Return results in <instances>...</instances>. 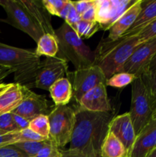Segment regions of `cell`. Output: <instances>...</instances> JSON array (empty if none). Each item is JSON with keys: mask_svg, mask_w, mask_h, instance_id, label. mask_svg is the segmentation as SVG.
<instances>
[{"mask_svg": "<svg viewBox=\"0 0 156 157\" xmlns=\"http://www.w3.org/2000/svg\"><path fill=\"white\" fill-rule=\"evenodd\" d=\"M73 108L75 124L69 148L80 150L89 157H102L101 147L116 110L92 112L81 108L78 104Z\"/></svg>", "mask_w": 156, "mask_h": 157, "instance_id": "1", "label": "cell"}, {"mask_svg": "<svg viewBox=\"0 0 156 157\" xmlns=\"http://www.w3.org/2000/svg\"><path fill=\"white\" fill-rule=\"evenodd\" d=\"M142 43L138 35H122L115 41L102 39L95 52V65L102 71L108 80L113 75L122 71L124 64Z\"/></svg>", "mask_w": 156, "mask_h": 157, "instance_id": "2", "label": "cell"}, {"mask_svg": "<svg viewBox=\"0 0 156 157\" xmlns=\"http://www.w3.org/2000/svg\"><path fill=\"white\" fill-rule=\"evenodd\" d=\"M35 50L24 49L0 43V65L12 70L15 83L32 88L41 64Z\"/></svg>", "mask_w": 156, "mask_h": 157, "instance_id": "3", "label": "cell"}, {"mask_svg": "<svg viewBox=\"0 0 156 157\" xmlns=\"http://www.w3.org/2000/svg\"><path fill=\"white\" fill-rule=\"evenodd\" d=\"M60 54L76 69L95 65V52L86 45L76 32L66 22L55 30Z\"/></svg>", "mask_w": 156, "mask_h": 157, "instance_id": "4", "label": "cell"}, {"mask_svg": "<svg viewBox=\"0 0 156 157\" xmlns=\"http://www.w3.org/2000/svg\"><path fill=\"white\" fill-rule=\"evenodd\" d=\"M129 115L136 135L153 119L149 95L142 77L132 83V98Z\"/></svg>", "mask_w": 156, "mask_h": 157, "instance_id": "5", "label": "cell"}, {"mask_svg": "<svg viewBox=\"0 0 156 157\" xmlns=\"http://www.w3.org/2000/svg\"><path fill=\"white\" fill-rule=\"evenodd\" d=\"M50 124L49 138L58 146L64 149L70 144L75 124L74 109L65 106H54L47 115Z\"/></svg>", "mask_w": 156, "mask_h": 157, "instance_id": "6", "label": "cell"}, {"mask_svg": "<svg viewBox=\"0 0 156 157\" xmlns=\"http://www.w3.org/2000/svg\"><path fill=\"white\" fill-rule=\"evenodd\" d=\"M0 6L6 11L8 23L38 42L44 34L33 21L21 0H0Z\"/></svg>", "mask_w": 156, "mask_h": 157, "instance_id": "7", "label": "cell"}, {"mask_svg": "<svg viewBox=\"0 0 156 157\" xmlns=\"http://www.w3.org/2000/svg\"><path fill=\"white\" fill-rule=\"evenodd\" d=\"M66 75L72 85L73 98L76 103L89 90L100 84H106L105 75L96 65L75 69L73 71H68Z\"/></svg>", "mask_w": 156, "mask_h": 157, "instance_id": "8", "label": "cell"}, {"mask_svg": "<svg viewBox=\"0 0 156 157\" xmlns=\"http://www.w3.org/2000/svg\"><path fill=\"white\" fill-rule=\"evenodd\" d=\"M67 61L61 54L54 58H46L41 61L35 76V87L36 88L49 90L54 83L67 75Z\"/></svg>", "mask_w": 156, "mask_h": 157, "instance_id": "9", "label": "cell"}, {"mask_svg": "<svg viewBox=\"0 0 156 157\" xmlns=\"http://www.w3.org/2000/svg\"><path fill=\"white\" fill-rule=\"evenodd\" d=\"M23 99L21 104L12 112L20 115L29 121H32L40 115H48L53 107L44 95H40L22 86Z\"/></svg>", "mask_w": 156, "mask_h": 157, "instance_id": "10", "label": "cell"}, {"mask_svg": "<svg viewBox=\"0 0 156 157\" xmlns=\"http://www.w3.org/2000/svg\"><path fill=\"white\" fill-rule=\"evenodd\" d=\"M136 0H95L96 21L102 30H109L113 23Z\"/></svg>", "mask_w": 156, "mask_h": 157, "instance_id": "11", "label": "cell"}, {"mask_svg": "<svg viewBox=\"0 0 156 157\" xmlns=\"http://www.w3.org/2000/svg\"><path fill=\"white\" fill-rule=\"evenodd\" d=\"M156 54V37L139 44L128 61L124 64L122 71L132 74L136 78L146 71L150 61Z\"/></svg>", "mask_w": 156, "mask_h": 157, "instance_id": "12", "label": "cell"}, {"mask_svg": "<svg viewBox=\"0 0 156 157\" xmlns=\"http://www.w3.org/2000/svg\"><path fill=\"white\" fill-rule=\"evenodd\" d=\"M109 131L113 133L125 147L126 156L131 157L136 140V131L128 112L113 117L109 126Z\"/></svg>", "mask_w": 156, "mask_h": 157, "instance_id": "13", "label": "cell"}, {"mask_svg": "<svg viewBox=\"0 0 156 157\" xmlns=\"http://www.w3.org/2000/svg\"><path fill=\"white\" fill-rule=\"evenodd\" d=\"M81 108L92 112H110L113 110L109 100L106 85L100 84L86 93L79 102Z\"/></svg>", "mask_w": 156, "mask_h": 157, "instance_id": "14", "label": "cell"}, {"mask_svg": "<svg viewBox=\"0 0 156 157\" xmlns=\"http://www.w3.org/2000/svg\"><path fill=\"white\" fill-rule=\"evenodd\" d=\"M156 148V118H153L136 136L131 157H146Z\"/></svg>", "mask_w": 156, "mask_h": 157, "instance_id": "15", "label": "cell"}, {"mask_svg": "<svg viewBox=\"0 0 156 157\" xmlns=\"http://www.w3.org/2000/svg\"><path fill=\"white\" fill-rule=\"evenodd\" d=\"M21 2L43 34L55 35L51 25V15L44 7L42 0H21Z\"/></svg>", "mask_w": 156, "mask_h": 157, "instance_id": "16", "label": "cell"}, {"mask_svg": "<svg viewBox=\"0 0 156 157\" xmlns=\"http://www.w3.org/2000/svg\"><path fill=\"white\" fill-rule=\"evenodd\" d=\"M142 0H136L133 5H132L119 18H118L113 25L109 29L108 38L111 41H115L123 35L128 29L131 28L133 23L137 18L138 15L142 9Z\"/></svg>", "mask_w": 156, "mask_h": 157, "instance_id": "17", "label": "cell"}, {"mask_svg": "<svg viewBox=\"0 0 156 157\" xmlns=\"http://www.w3.org/2000/svg\"><path fill=\"white\" fill-rule=\"evenodd\" d=\"M23 99L22 86L18 83L4 84L0 88V116L12 113Z\"/></svg>", "mask_w": 156, "mask_h": 157, "instance_id": "18", "label": "cell"}, {"mask_svg": "<svg viewBox=\"0 0 156 157\" xmlns=\"http://www.w3.org/2000/svg\"><path fill=\"white\" fill-rule=\"evenodd\" d=\"M156 19V0L146 2L145 6L142 5V9L135 22L129 29L124 34L125 36L139 35L143 29Z\"/></svg>", "mask_w": 156, "mask_h": 157, "instance_id": "19", "label": "cell"}, {"mask_svg": "<svg viewBox=\"0 0 156 157\" xmlns=\"http://www.w3.org/2000/svg\"><path fill=\"white\" fill-rule=\"evenodd\" d=\"M54 106H65L73 98V89L70 81L63 78L54 83L49 89Z\"/></svg>", "mask_w": 156, "mask_h": 157, "instance_id": "20", "label": "cell"}, {"mask_svg": "<svg viewBox=\"0 0 156 157\" xmlns=\"http://www.w3.org/2000/svg\"><path fill=\"white\" fill-rule=\"evenodd\" d=\"M102 157H125L126 150L121 141L111 132L108 131L101 147Z\"/></svg>", "mask_w": 156, "mask_h": 157, "instance_id": "21", "label": "cell"}, {"mask_svg": "<svg viewBox=\"0 0 156 157\" xmlns=\"http://www.w3.org/2000/svg\"><path fill=\"white\" fill-rule=\"evenodd\" d=\"M35 52L39 57L54 58L56 56L59 52V46L55 35L44 34L37 42Z\"/></svg>", "mask_w": 156, "mask_h": 157, "instance_id": "22", "label": "cell"}, {"mask_svg": "<svg viewBox=\"0 0 156 157\" xmlns=\"http://www.w3.org/2000/svg\"><path fill=\"white\" fill-rule=\"evenodd\" d=\"M28 128L40 136L49 139L50 124L47 115H40L31 121Z\"/></svg>", "mask_w": 156, "mask_h": 157, "instance_id": "23", "label": "cell"}, {"mask_svg": "<svg viewBox=\"0 0 156 157\" xmlns=\"http://www.w3.org/2000/svg\"><path fill=\"white\" fill-rule=\"evenodd\" d=\"M99 29H100V25L97 21H87L81 19L76 25L75 32L81 39H87L93 36Z\"/></svg>", "mask_w": 156, "mask_h": 157, "instance_id": "24", "label": "cell"}, {"mask_svg": "<svg viewBox=\"0 0 156 157\" xmlns=\"http://www.w3.org/2000/svg\"><path fill=\"white\" fill-rule=\"evenodd\" d=\"M136 77L132 74L126 73V72H119L113 75L111 78L106 80V86H110L112 87H116V88H122L125 86L132 84Z\"/></svg>", "mask_w": 156, "mask_h": 157, "instance_id": "25", "label": "cell"}, {"mask_svg": "<svg viewBox=\"0 0 156 157\" xmlns=\"http://www.w3.org/2000/svg\"><path fill=\"white\" fill-rule=\"evenodd\" d=\"M140 77H142L146 85L151 102L153 118H154L156 116V73L153 75H143Z\"/></svg>", "mask_w": 156, "mask_h": 157, "instance_id": "26", "label": "cell"}, {"mask_svg": "<svg viewBox=\"0 0 156 157\" xmlns=\"http://www.w3.org/2000/svg\"><path fill=\"white\" fill-rule=\"evenodd\" d=\"M49 140V139H48ZM48 140L42 142H35V141H21L13 144L14 146L24 152L28 157H35L38 154L41 148L47 144Z\"/></svg>", "mask_w": 156, "mask_h": 157, "instance_id": "27", "label": "cell"}, {"mask_svg": "<svg viewBox=\"0 0 156 157\" xmlns=\"http://www.w3.org/2000/svg\"><path fill=\"white\" fill-rule=\"evenodd\" d=\"M69 0H42V3L51 15L60 16L61 11Z\"/></svg>", "mask_w": 156, "mask_h": 157, "instance_id": "28", "label": "cell"}, {"mask_svg": "<svg viewBox=\"0 0 156 157\" xmlns=\"http://www.w3.org/2000/svg\"><path fill=\"white\" fill-rule=\"evenodd\" d=\"M0 130L5 133L19 131L14 121L12 113H5L0 116Z\"/></svg>", "mask_w": 156, "mask_h": 157, "instance_id": "29", "label": "cell"}, {"mask_svg": "<svg viewBox=\"0 0 156 157\" xmlns=\"http://www.w3.org/2000/svg\"><path fill=\"white\" fill-rule=\"evenodd\" d=\"M0 157H28L14 145L0 147Z\"/></svg>", "mask_w": 156, "mask_h": 157, "instance_id": "30", "label": "cell"}, {"mask_svg": "<svg viewBox=\"0 0 156 157\" xmlns=\"http://www.w3.org/2000/svg\"><path fill=\"white\" fill-rule=\"evenodd\" d=\"M21 141L20 131L7 133L0 136V147L5 146L13 145Z\"/></svg>", "mask_w": 156, "mask_h": 157, "instance_id": "31", "label": "cell"}, {"mask_svg": "<svg viewBox=\"0 0 156 157\" xmlns=\"http://www.w3.org/2000/svg\"><path fill=\"white\" fill-rule=\"evenodd\" d=\"M139 39L142 42L148 41L151 38L156 37V19L147 25L145 29L142 30V32L139 34Z\"/></svg>", "mask_w": 156, "mask_h": 157, "instance_id": "32", "label": "cell"}, {"mask_svg": "<svg viewBox=\"0 0 156 157\" xmlns=\"http://www.w3.org/2000/svg\"><path fill=\"white\" fill-rule=\"evenodd\" d=\"M81 20L80 15L77 13V12L75 9L74 6H73V3L71 1V5H70V9H69L68 14H67V17L65 18V22L74 31H76V25L79 23V21Z\"/></svg>", "mask_w": 156, "mask_h": 157, "instance_id": "33", "label": "cell"}, {"mask_svg": "<svg viewBox=\"0 0 156 157\" xmlns=\"http://www.w3.org/2000/svg\"><path fill=\"white\" fill-rule=\"evenodd\" d=\"M20 137L21 141H35V142H42V141L47 140V138H44L43 136H40L38 133H35L30 130L29 128L25 130H20ZM20 141V142H21Z\"/></svg>", "mask_w": 156, "mask_h": 157, "instance_id": "34", "label": "cell"}, {"mask_svg": "<svg viewBox=\"0 0 156 157\" xmlns=\"http://www.w3.org/2000/svg\"><path fill=\"white\" fill-rule=\"evenodd\" d=\"M93 2L94 0H82V1H72V3L77 13L81 15L93 4Z\"/></svg>", "mask_w": 156, "mask_h": 157, "instance_id": "35", "label": "cell"}, {"mask_svg": "<svg viewBox=\"0 0 156 157\" xmlns=\"http://www.w3.org/2000/svg\"><path fill=\"white\" fill-rule=\"evenodd\" d=\"M82 20L87 21H96V6L95 0L93 4L80 15Z\"/></svg>", "mask_w": 156, "mask_h": 157, "instance_id": "36", "label": "cell"}, {"mask_svg": "<svg viewBox=\"0 0 156 157\" xmlns=\"http://www.w3.org/2000/svg\"><path fill=\"white\" fill-rule=\"evenodd\" d=\"M12 115H13L14 121H15V124H16L17 127H18L19 131L20 130H23L28 128L29 124H30V121L28 120L25 119V118L20 116V115L15 114V113H12Z\"/></svg>", "mask_w": 156, "mask_h": 157, "instance_id": "37", "label": "cell"}, {"mask_svg": "<svg viewBox=\"0 0 156 157\" xmlns=\"http://www.w3.org/2000/svg\"><path fill=\"white\" fill-rule=\"evenodd\" d=\"M53 147L54 142L49 138L47 144L40 150V151L38 152V154H37L35 157H49L50 156V154H51L52 150H53Z\"/></svg>", "mask_w": 156, "mask_h": 157, "instance_id": "38", "label": "cell"}, {"mask_svg": "<svg viewBox=\"0 0 156 157\" xmlns=\"http://www.w3.org/2000/svg\"><path fill=\"white\" fill-rule=\"evenodd\" d=\"M62 157H89L84 153L76 149H60Z\"/></svg>", "mask_w": 156, "mask_h": 157, "instance_id": "39", "label": "cell"}, {"mask_svg": "<svg viewBox=\"0 0 156 157\" xmlns=\"http://www.w3.org/2000/svg\"><path fill=\"white\" fill-rule=\"evenodd\" d=\"M154 73H156V54L153 57L151 61H150L149 64L146 69V71L143 75H153Z\"/></svg>", "mask_w": 156, "mask_h": 157, "instance_id": "40", "label": "cell"}, {"mask_svg": "<svg viewBox=\"0 0 156 157\" xmlns=\"http://www.w3.org/2000/svg\"><path fill=\"white\" fill-rule=\"evenodd\" d=\"M13 73L12 70H11L10 68H8V67H2V66L0 65V84H1V81L4 79L5 78L9 75L10 74Z\"/></svg>", "mask_w": 156, "mask_h": 157, "instance_id": "41", "label": "cell"}, {"mask_svg": "<svg viewBox=\"0 0 156 157\" xmlns=\"http://www.w3.org/2000/svg\"><path fill=\"white\" fill-rule=\"evenodd\" d=\"M49 157H62L61 151H60V148H58V146L54 143V147L53 150H52V153Z\"/></svg>", "mask_w": 156, "mask_h": 157, "instance_id": "42", "label": "cell"}, {"mask_svg": "<svg viewBox=\"0 0 156 157\" xmlns=\"http://www.w3.org/2000/svg\"><path fill=\"white\" fill-rule=\"evenodd\" d=\"M146 157H156V148L154 149L152 151L150 152V153L147 155Z\"/></svg>", "mask_w": 156, "mask_h": 157, "instance_id": "43", "label": "cell"}, {"mask_svg": "<svg viewBox=\"0 0 156 157\" xmlns=\"http://www.w3.org/2000/svg\"><path fill=\"white\" fill-rule=\"evenodd\" d=\"M5 133H5V132H3V131H2V130H0V136H1V135L5 134Z\"/></svg>", "mask_w": 156, "mask_h": 157, "instance_id": "44", "label": "cell"}, {"mask_svg": "<svg viewBox=\"0 0 156 157\" xmlns=\"http://www.w3.org/2000/svg\"><path fill=\"white\" fill-rule=\"evenodd\" d=\"M4 84L5 83H1V84H0V88H2V86L4 85Z\"/></svg>", "mask_w": 156, "mask_h": 157, "instance_id": "45", "label": "cell"}, {"mask_svg": "<svg viewBox=\"0 0 156 157\" xmlns=\"http://www.w3.org/2000/svg\"><path fill=\"white\" fill-rule=\"evenodd\" d=\"M154 118H156V117H154Z\"/></svg>", "mask_w": 156, "mask_h": 157, "instance_id": "46", "label": "cell"}, {"mask_svg": "<svg viewBox=\"0 0 156 157\" xmlns=\"http://www.w3.org/2000/svg\"><path fill=\"white\" fill-rule=\"evenodd\" d=\"M155 117H156V116H155Z\"/></svg>", "mask_w": 156, "mask_h": 157, "instance_id": "47", "label": "cell"}]
</instances>
